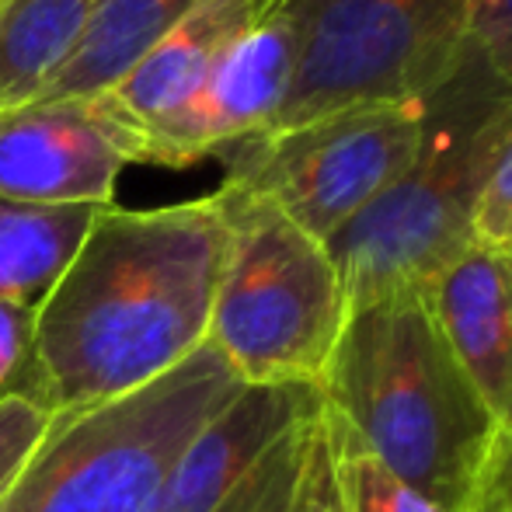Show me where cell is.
<instances>
[{
	"instance_id": "1",
	"label": "cell",
	"mask_w": 512,
	"mask_h": 512,
	"mask_svg": "<svg viewBox=\"0 0 512 512\" xmlns=\"http://www.w3.org/2000/svg\"><path fill=\"white\" fill-rule=\"evenodd\" d=\"M227 220L216 196L105 206L35 310V401L74 411L154 384L206 345Z\"/></svg>"
},
{
	"instance_id": "2",
	"label": "cell",
	"mask_w": 512,
	"mask_h": 512,
	"mask_svg": "<svg viewBox=\"0 0 512 512\" xmlns=\"http://www.w3.org/2000/svg\"><path fill=\"white\" fill-rule=\"evenodd\" d=\"M317 391L401 481L443 512L464 509L499 429L425 297L349 307Z\"/></svg>"
},
{
	"instance_id": "3",
	"label": "cell",
	"mask_w": 512,
	"mask_h": 512,
	"mask_svg": "<svg viewBox=\"0 0 512 512\" xmlns=\"http://www.w3.org/2000/svg\"><path fill=\"white\" fill-rule=\"evenodd\" d=\"M425 126L411 164L328 241L349 307L422 297L471 244L488 168L512 129V88L467 49L422 102Z\"/></svg>"
},
{
	"instance_id": "4",
	"label": "cell",
	"mask_w": 512,
	"mask_h": 512,
	"mask_svg": "<svg viewBox=\"0 0 512 512\" xmlns=\"http://www.w3.org/2000/svg\"><path fill=\"white\" fill-rule=\"evenodd\" d=\"M241 387L206 342L140 391L56 411L0 512H161L182 453Z\"/></svg>"
},
{
	"instance_id": "5",
	"label": "cell",
	"mask_w": 512,
	"mask_h": 512,
	"mask_svg": "<svg viewBox=\"0 0 512 512\" xmlns=\"http://www.w3.org/2000/svg\"><path fill=\"white\" fill-rule=\"evenodd\" d=\"M213 196L227 220V255L206 342L241 384L321 387L349 317L328 244L262 196L234 185Z\"/></svg>"
},
{
	"instance_id": "6",
	"label": "cell",
	"mask_w": 512,
	"mask_h": 512,
	"mask_svg": "<svg viewBox=\"0 0 512 512\" xmlns=\"http://www.w3.org/2000/svg\"><path fill=\"white\" fill-rule=\"evenodd\" d=\"M297 67L272 126L370 102H425L471 49L474 0H286ZM262 136V133H258Z\"/></svg>"
},
{
	"instance_id": "7",
	"label": "cell",
	"mask_w": 512,
	"mask_h": 512,
	"mask_svg": "<svg viewBox=\"0 0 512 512\" xmlns=\"http://www.w3.org/2000/svg\"><path fill=\"white\" fill-rule=\"evenodd\" d=\"M422 102L345 105L230 147L227 178L328 244L384 196L422 143Z\"/></svg>"
},
{
	"instance_id": "8",
	"label": "cell",
	"mask_w": 512,
	"mask_h": 512,
	"mask_svg": "<svg viewBox=\"0 0 512 512\" xmlns=\"http://www.w3.org/2000/svg\"><path fill=\"white\" fill-rule=\"evenodd\" d=\"M321 391L244 384L182 453L161 512H262L300 471Z\"/></svg>"
},
{
	"instance_id": "9",
	"label": "cell",
	"mask_w": 512,
	"mask_h": 512,
	"mask_svg": "<svg viewBox=\"0 0 512 512\" xmlns=\"http://www.w3.org/2000/svg\"><path fill=\"white\" fill-rule=\"evenodd\" d=\"M297 49V18L286 0H276L182 105L129 136V164L189 168L265 133L286 102Z\"/></svg>"
},
{
	"instance_id": "10",
	"label": "cell",
	"mask_w": 512,
	"mask_h": 512,
	"mask_svg": "<svg viewBox=\"0 0 512 512\" xmlns=\"http://www.w3.org/2000/svg\"><path fill=\"white\" fill-rule=\"evenodd\" d=\"M129 168L91 102L0 105V199L42 206H115Z\"/></svg>"
},
{
	"instance_id": "11",
	"label": "cell",
	"mask_w": 512,
	"mask_h": 512,
	"mask_svg": "<svg viewBox=\"0 0 512 512\" xmlns=\"http://www.w3.org/2000/svg\"><path fill=\"white\" fill-rule=\"evenodd\" d=\"M495 429L512 425V248L471 244L422 293Z\"/></svg>"
},
{
	"instance_id": "12",
	"label": "cell",
	"mask_w": 512,
	"mask_h": 512,
	"mask_svg": "<svg viewBox=\"0 0 512 512\" xmlns=\"http://www.w3.org/2000/svg\"><path fill=\"white\" fill-rule=\"evenodd\" d=\"M272 4L276 0H199L119 84L95 98L91 108L112 129L122 154H126L129 136L182 105L220 63V56Z\"/></svg>"
},
{
	"instance_id": "13",
	"label": "cell",
	"mask_w": 512,
	"mask_h": 512,
	"mask_svg": "<svg viewBox=\"0 0 512 512\" xmlns=\"http://www.w3.org/2000/svg\"><path fill=\"white\" fill-rule=\"evenodd\" d=\"M199 0H98L63 63L32 98L95 102L119 84Z\"/></svg>"
},
{
	"instance_id": "14",
	"label": "cell",
	"mask_w": 512,
	"mask_h": 512,
	"mask_svg": "<svg viewBox=\"0 0 512 512\" xmlns=\"http://www.w3.org/2000/svg\"><path fill=\"white\" fill-rule=\"evenodd\" d=\"M105 206H42L0 199V304L39 310Z\"/></svg>"
},
{
	"instance_id": "15",
	"label": "cell",
	"mask_w": 512,
	"mask_h": 512,
	"mask_svg": "<svg viewBox=\"0 0 512 512\" xmlns=\"http://www.w3.org/2000/svg\"><path fill=\"white\" fill-rule=\"evenodd\" d=\"M98 0H0V105L28 102L63 63Z\"/></svg>"
},
{
	"instance_id": "16",
	"label": "cell",
	"mask_w": 512,
	"mask_h": 512,
	"mask_svg": "<svg viewBox=\"0 0 512 512\" xmlns=\"http://www.w3.org/2000/svg\"><path fill=\"white\" fill-rule=\"evenodd\" d=\"M321 429L328 443L331 478L342 512H443L422 492L401 481L370 446L359 439V432L324 405L321 398Z\"/></svg>"
},
{
	"instance_id": "17",
	"label": "cell",
	"mask_w": 512,
	"mask_h": 512,
	"mask_svg": "<svg viewBox=\"0 0 512 512\" xmlns=\"http://www.w3.org/2000/svg\"><path fill=\"white\" fill-rule=\"evenodd\" d=\"M53 418L56 411L32 398H21V394L0 401V502L11 495V488L25 474L28 460L46 439Z\"/></svg>"
},
{
	"instance_id": "18",
	"label": "cell",
	"mask_w": 512,
	"mask_h": 512,
	"mask_svg": "<svg viewBox=\"0 0 512 512\" xmlns=\"http://www.w3.org/2000/svg\"><path fill=\"white\" fill-rule=\"evenodd\" d=\"M35 401V310L0 304V401Z\"/></svg>"
},
{
	"instance_id": "19",
	"label": "cell",
	"mask_w": 512,
	"mask_h": 512,
	"mask_svg": "<svg viewBox=\"0 0 512 512\" xmlns=\"http://www.w3.org/2000/svg\"><path fill=\"white\" fill-rule=\"evenodd\" d=\"M474 237L478 244L512 248V129L488 168L478 213H474Z\"/></svg>"
},
{
	"instance_id": "20",
	"label": "cell",
	"mask_w": 512,
	"mask_h": 512,
	"mask_svg": "<svg viewBox=\"0 0 512 512\" xmlns=\"http://www.w3.org/2000/svg\"><path fill=\"white\" fill-rule=\"evenodd\" d=\"M471 46L512 88V0H474Z\"/></svg>"
},
{
	"instance_id": "21",
	"label": "cell",
	"mask_w": 512,
	"mask_h": 512,
	"mask_svg": "<svg viewBox=\"0 0 512 512\" xmlns=\"http://www.w3.org/2000/svg\"><path fill=\"white\" fill-rule=\"evenodd\" d=\"M460 512H512V425L495 432L478 481Z\"/></svg>"
},
{
	"instance_id": "22",
	"label": "cell",
	"mask_w": 512,
	"mask_h": 512,
	"mask_svg": "<svg viewBox=\"0 0 512 512\" xmlns=\"http://www.w3.org/2000/svg\"><path fill=\"white\" fill-rule=\"evenodd\" d=\"M297 512H342L338 495H335V478H331V460H328V443H324V429H321V411H317L314 432H310V443H307Z\"/></svg>"
},
{
	"instance_id": "23",
	"label": "cell",
	"mask_w": 512,
	"mask_h": 512,
	"mask_svg": "<svg viewBox=\"0 0 512 512\" xmlns=\"http://www.w3.org/2000/svg\"><path fill=\"white\" fill-rule=\"evenodd\" d=\"M307 460V453H304ZM300 474H304V464H300V471L293 474L290 481H286L283 488H279L276 495L269 499V506H265L262 512H297V495H300Z\"/></svg>"
}]
</instances>
